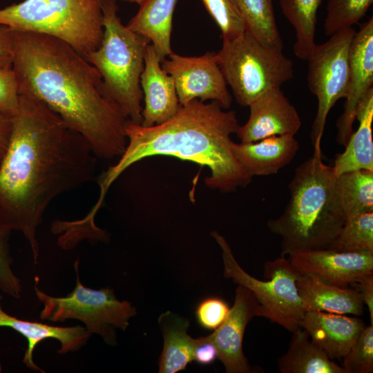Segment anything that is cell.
<instances>
[{
    "instance_id": "6da1fadb",
    "label": "cell",
    "mask_w": 373,
    "mask_h": 373,
    "mask_svg": "<svg viewBox=\"0 0 373 373\" xmlns=\"http://www.w3.org/2000/svg\"><path fill=\"white\" fill-rule=\"evenodd\" d=\"M96 155L87 141L40 101L19 95L0 161V209L28 241L35 264L37 231L56 197L93 179Z\"/></svg>"
},
{
    "instance_id": "7a4b0ae2",
    "label": "cell",
    "mask_w": 373,
    "mask_h": 373,
    "mask_svg": "<svg viewBox=\"0 0 373 373\" xmlns=\"http://www.w3.org/2000/svg\"><path fill=\"white\" fill-rule=\"evenodd\" d=\"M12 29L19 95L35 98L82 135L100 158L121 156L129 120L106 93L98 70L55 37Z\"/></svg>"
},
{
    "instance_id": "3957f363",
    "label": "cell",
    "mask_w": 373,
    "mask_h": 373,
    "mask_svg": "<svg viewBox=\"0 0 373 373\" xmlns=\"http://www.w3.org/2000/svg\"><path fill=\"white\" fill-rule=\"evenodd\" d=\"M239 126L235 111H225L216 101L205 104L199 99L180 105L174 116L160 124L144 127L129 122L124 153L100 178L99 201L128 167L154 155L173 156L207 166L211 175L205 178L207 186L221 192L247 186L252 178L231 150V135Z\"/></svg>"
},
{
    "instance_id": "277c9868",
    "label": "cell",
    "mask_w": 373,
    "mask_h": 373,
    "mask_svg": "<svg viewBox=\"0 0 373 373\" xmlns=\"http://www.w3.org/2000/svg\"><path fill=\"white\" fill-rule=\"evenodd\" d=\"M294 171L290 198L282 214L269 220V231L281 238V256L328 249L345 223L336 195V175L322 160L321 144Z\"/></svg>"
},
{
    "instance_id": "5b68a950",
    "label": "cell",
    "mask_w": 373,
    "mask_h": 373,
    "mask_svg": "<svg viewBox=\"0 0 373 373\" xmlns=\"http://www.w3.org/2000/svg\"><path fill=\"white\" fill-rule=\"evenodd\" d=\"M104 32L99 46L84 57L100 73L105 90L130 122L140 124L146 38L124 26L115 0H102Z\"/></svg>"
},
{
    "instance_id": "8992f818",
    "label": "cell",
    "mask_w": 373,
    "mask_h": 373,
    "mask_svg": "<svg viewBox=\"0 0 373 373\" xmlns=\"http://www.w3.org/2000/svg\"><path fill=\"white\" fill-rule=\"evenodd\" d=\"M102 0H24L0 10V25L59 39L83 57L100 45Z\"/></svg>"
},
{
    "instance_id": "52a82bcc",
    "label": "cell",
    "mask_w": 373,
    "mask_h": 373,
    "mask_svg": "<svg viewBox=\"0 0 373 373\" xmlns=\"http://www.w3.org/2000/svg\"><path fill=\"white\" fill-rule=\"evenodd\" d=\"M217 55L227 85L243 106L294 77V64L283 50L265 46L247 32L222 41Z\"/></svg>"
},
{
    "instance_id": "ba28073f",
    "label": "cell",
    "mask_w": 373,
    "mask_h": 373,
    "mask_svg": "<svg viewBox=\"0 0 373 373\" xmlns=\"http://www.w3.org/2000/svg\"><path fill=\"white\" fill-rule=\"evenodd\" d=\"M76 285L67 296L56 297L39 289L35 278V291L43 303L39 317L53 323L68 319L82 322L92 334H98L111 346L117 345L116 330L125 332L129 320L137 314L136 308L127 300H119L110 287L93 289L82 285L79 274V260H75Z\"/></svg>"
},
{
    "instance_id": "9c48e42d",
    "label": "cell",
    "mask_w": 373,
    "mask_h": 373,
    "mask_svg": "<svg viewBox=\"0 0 373 373\" xmlns=\"http://www.w3.org/2000/svg\"><path fill=\"white\" fill-rule=\"evenodd\" d=\"M222 250L224 276L249 290L260 307V317L269 319L290 332L301 327L306 312L298 294L296 280L298 271L289 258L280 256L264 265L261 280L249 275L236 260L226 240L216 231L211 233Z\"/></svg>"
},
{
    "instance_id": "30bf717a",
    "label": "cell",
    "mask_w": 373,
    "mask_h": 373,
    "mask_svg": "<svg viewBox=\"0 0 373 373\" xmlns=\"http://www.w3.org/2000/svg\"><path fill=\"white\" fill-rule=\"evenodd\" d=\"M355 33L353 27L336 32L325 43L316 44L307 59L308 88L318 100L310 133L313 146L321 142L329 111L347 95L350 48Z\"/></svg>"
},
{
    "instance_id": "8fae6325",
    "label": "cell",
    "mask_w": 373,
    "mask_h": 373,
    "mask_svg": "<svg viewBox=\"0 0 373 373\" xmlns=\"http://www.w3.org/2000/svg\"><path fill=\"white\" fill-rule=\"evenodd\" d=\"M167 57L161 66L174 81L180 105L193 99H211L224 109L229 108L232 97L219 67L217 52L187 57L172 52Z\"/></svg>"
},
{
    "instance_id": "7c38bea8",
    "label": "cell",
    "mask_w": 373,
    "mask_h": 373,
    "mask_svg": "<svg viewBox=\"0 0 373 373\" xmlns=\"http://www.w3.org/2000/svg\"><path fill=\"white\" fill-rule=\"evenodd\" d=\"M260 316V307L252 293L238 285L233 306L224 322L205 336L218 352V358L227 373H250L252 368L243 352V338L247 324Z\"/></svg>"
},
{
    "instance_id": "4fadbf2b",
    "label": "cell",
    "mask_w": 373,
    "mask_h": 373,
    "mask_svg": "<svg viewBox=\"0 0 373 373\" xmlns=\"http://www.w3.org/2000/svg\"><path fill=\"white\" fill-rule=\"evenodd\" d=\"M300 273L334 286L350 287L373 274L372 251H336L329 249L289 256Z\"/></svg>"
},
{
    "instance_id": "5bb4252c",
    "label": "cell",
    "mask_w": 373,
    "mask_h": 373,
    "mask_svg": "<svg viewBox=\"0 0 373 373\" xmlns=\"http://www.w3.org/2000/svg\"><path fill=\"white\" fill-rule=\"evenodd\" d=\"M350 77L344 109L336 121V142L344 146L353 131L360 100L373 88V19L361 26L351 42Z\"/></svg>"
},
{
    "instance_id": "9a60e30c",
    "label": "cell",
    "mask_w": 373,
    "mask_h": 373,
    "mask_svg": "<svg viewBox=\"0 0 373 373\" xmlns=\"http://www.w3.org/2000/svg\"><path fill=\"white\" fill-rule=\"evenodd\" d=\"M247 122L236 133L241 142H254L274 135H294L301 126L300 116L280 87L263 93L249 106Z\"/></svg>"
},
{
    "instance_id": "2e32d148",
    "label": "cell",
    "mask_w": 373,
    "mask_h": 373,
    "mask_svg": "<svg viewBox=\"0 0 373 373\" xmlns=\"http://www.w3.org/2000/svg\"><path fill=\"white\" fill-rule=\"evenodd\" d=\"M140 86L144 100L140 125L160 124L175 115L180 104L174 81L162 69L161 60L151 44L146 48Z\"/></svg>"
},
{
    "instance_id": "e0dca14e",
    "label": "cell",
    "mask_w": 373,
    "mask_h": 373,
    "mask_svg": "<svg viewBox=\"0 0 373 373\" xmlns=\"http://www.w3.org/2000/svg\"><path fill=\"white\" fill-rule=\"evenodd\" d=\"M301 327L330 359L341 360L356 342L365 325L357 317L309 311L305 314Z\"/></svg>"
},
{
    "instance_id": "ac0fdd59",
    "label": "cell",
    "mask_w": 373,
    "mask_h": 373,
    "mask_svg": "<svg viewBox=\"0 0 373 373\" xmlns=\"http://www.w3.org/2000/svg\"><path fill=\"white\" fill-rule=\"evenodd\" d=\"M0 294V327H10L26 338L28 346L23 362L31 370L45 372L33 360L34 350L43 341L48 338L57 340L60 343L58 354H65L80 350L92 336L84 326H53L17 318L3 309Z\"/></svg>"
},
{
    "instance_id": "d6986e66",
    "label": "cell",
    "mask_w": 373,
    "mask_h": 373,
    "mask_svg": "<svg viewBox=\"0 0 373 373\" xmlns=\"http://www.w3.org/2000/svg\"><path fill=\"white\" fill-rule=\"evenodd\" d=\"M299 149L294 135H274L254 142L231 143L232 152L252 178L277 173L289 164Z\"/></svg>"
},
{
    "instance_id": "ffe728a7",
    "label": "cell",
    "mask_w": 373,
    "mask_h": 373,
    "mask_svg": "<svg viewBox=\"0 0 373 373\" xmlns=\"http://www.w3.org/2000/svg\"><path fill=\"white\" fill-rule=\"evenodd\" d=\"M296 286L306 312L355 316L363 313L364 303L354 287L329 285L314 276L299 272Z\"/></svg>"
},
{
    "instance_id": "44dd1931",
    "label": "cell",
    "mask_w": 373,
    "mask_h": 373,
    "mask_svg": "<svg viewBox=\"0 0 373 373\" xmlns=\"http://www.w3.org/2000/svg\"><path fill=\"white\" fill-rule=\"evenodd\" d=\"M358 126L350 135L345 151L335 156L334 171L336 175L358 170L373 171V88L358 102L356 109Z\"/></svg>"
},
{
    "instance_id": "7402d4cb",
    "label": "cell",
    "mask_w": 373,
    "mask_h": 373,
    "mask_svg": "<svg viewBox=\"0 0 373 373\" xmlns=\"http://www.w3.org/2000/svg\"><path fill=\"white\" fill-rule=\"evenodd\" d=\"M163 336V349L159 358L160 373H176L184 370L194 361L199 338L188 334L190 324L187 318L166 311L158 318Z\"/></svg>"
},
{
    "instance_id": "603a6c76",
    "label": "cell",
    "mask_w": 373,
    "mask_h": 373,
    "mask_svg": "<svg viewBox=\"0 0 373 373\" xmlns=\"http://www.w3.org/2000/svg\"><path fill=\"white\" fill-rule=\"evenodd\" d=\"M178 0H144L126 26L146 38L161 62L173 51L171 46L173 12Z\"/></svg>"
},
{
    "instance_id": "cb8c5ba5",
    "label": "cell",
    "mask_w": 373,
    "mask_h": 373,
    "mask_svg": "<svg viewBox=\"0 0 373 373\" xmlns=\"http://www.w3.org/2000/svg\"><path fill=\"white\" fill-rule=\"evenodd\" d=\"M292 333L287 352L278 359L281 373H346L309 340L305 329L299 327Z\"/></svg>"
},
{
    "instance_id": "d4e9b609",
    "label": "cell",
    "mask_w": 373,
    "mask_h": 373,
    "mask_svg": "<svg viewBox=\"0 0 373 373\" xmlns=\"http://www.w3.org/2000/svg\"><path fill=\"white\" fill-rule=\"evenodd\" d=\"M323 0H280L283 15L296 32L294 52L296 57L307 60L316 46L317 12Z\"/></svg>"
},
{
    "instance_id": "484cf974",
    "label": "cell",
    "mask_w": 373,
    "mask_h": 373,
    "mask_svg": "<svg viewBox=\"0 0 373 373\" xmlns=\"http://www.w3.org/2000/svg\"><path fill=\"white\" fill-rule=\"evenodd\" d=\"M336 189L345 220L373 211V171L358 170L336 175Z\"/></svg>"
},
{
    "instance_id": "4316f807",
    "label": "cell",
    "mask_w": 373,
    "mask_h": 373,
    "mask_svg": "<svg viewBox=\"0 0 373 373\" xmlns=\"http://www.w3.org/2000/svg\"><path fill=\"white\" fill-rule=\"evenodd\" d=\"M245 23L247 33L262 45L283 50L272 0H236Z\"/></svg>"
},
{
    "instance_id": "83f0119b",
    "label": "cell",
    "mask_w": 373,
    "mask_h": 373,
    "mask_svg": "<svg viewBox=\"0 0 373 373\" xmlns=\"http://www.w3.org/2000/svg\"><path fill=\"white\" fill-rule=\"evenodd\" d=\"M329 249L373 252V211L347 218Z\"/></svg>"
},
{
    "instance_id": "f1b7e54d",
    "label": "cell",
    "mask_w": 373,
    "mask_h": 373,
    "mask_svg": "<svg viewBox=\"0 0 373 373\" xmlns=\"http://www.w3.org/2000/svg\"><path fill=\"white\" fill-rule=\"evenodd\" d=\"M373 0H329L324 30L332 35L340 30L352 27L366 14Z\"/></svg>"
},
{
    "instance_id": "f546056e",
    "label": "cell",
    "mask_w": 373,
    "mask_h": 373,
    "mask_svg": "<svg viewBox=\"0 0 373 373\" xmlns=\"http://www.w3.org/2000/svg\"><path fill=\"white\" fill-rule=\"evenodd\" d=\"M221 32L222 41L236 39L245 31L243 15L236 0H201Z\"/></svg>"
},
{
    "instance_id": "4dcf8cb0",
    "label": "cell",
    "mask_w": 373,
    "mask_h": 373,
    "mask_svg": "<svg viewBox=\"0 0 373 373\" xmlns=\"http://www.w3.org/2000/svg\"><path fill=\"white\" fill-rule=\"evenodd\" d=\"M12 230L0 209V290L11 297L19 298L21 283L12 269L13 259L10 246Z\"/></svg>"
},
{
    "instance_id": "1f68e13d",
    "label": "cell",
    "mask_w": 373,
    "mask_h": 373,
    "mask_svg": "<svg viewBox=\"0 0 373 373\" xmlns=\"http://www.w3.org/2000/svg\"><path fill=\"white\" fill-rule=\"evenodd\" d=\"M346 373L373 372V325L365 326L356 342L342 358Z\"/></svg>"
},
{
    "instance_id": "d6a6232c",
    "label": "cell",
    "mask_w": 373,
    "mask_h": 373,
    "mask_svg": "<svg viewBox=\"0 0 373 373\" xmlns=\"http://www.w3.org/2000/svg\"><path fill=\"white\" fill-rule=\"evenodd\" d=\"M229 307L227 303L218 297H208L197 305L195 316L199 325L204 329L214 330L225 320Z\"/></svg>"
},
{
    "instance_id": "836d02e7",
    "label": "cell",
    "mask_w": 373,
    "mask_h": 373,
    "mask_svg": "<svg viewBox=\"0 0 373 373\" xmlns=\"http://www.w3.org/2000/svg\"><path fill=\"white\" fill-rule=\"evenodd\" d=\"M17 79L12 68H0V111L13 117L19 110Z\"/></svg>"
},
{
    "instance_id": "e575fe53",
    "label": "cell",
    "mask_w": 373,
    "mask_h": 373,
    "mask_svg": "<svg viewBox=\"0 0 373 373\" xmlns=\"http://www.w3.org/2000/svg\"><path fill=\"white\" fill-rule=\"evenodd\" d=\"M12 29L7 26L0 25V68H12Z\"/></svg>"
},
{
    "instance_id": "d590c367",
    "label": "cell",
    "mask_w": 373,
    "mask_h": 373,
    "mask_svg": "<svg viewBox=\"0 0 373 373\" xmlns=\"http://www.w3.org/2000/svg\"><path fill=\"white\" fill-rule=\"evenodd\" d=\"M199 344L195 350L194 361L200 365H209L218 358L217 350L204 336L199 337Z\"/></svg>"
},
{
    "instance_id": "8d00e7d4",
    "label": "cell",
    "mask_w": 373,
    "mask_h": 373,
    "mask_svg": "<svg viewBox=\"0 0 373 373\" xmlns=\"http://www.w3.org/2000/svg\"><path fill=\"white\" fill-rule=\"evenodd\" d=\"M351 286L360 293L363 303L367 307L370 323L373 325V274L363 278Z\"/></svg>"
},
{
    "instance_id": "74e56055",
    "label": "cell",
    "mask_w": 373,
    "mask_h": 373,
    "mask_svg": "<svg viewBox=\"0 0 373 373\" xmlns=\"http://www.w3.org/2000/svg\"><path fill=\"white\" fill-rule=\"evenodd\" d=\"M12 117L0 111V161L9 143L12 125Z\"/></svg>"
},
{
    "instance_id": "f35d334b",
    "label": "cell",
    "mask_w": 373,
    "mask_h": 373,
    "mask_svg": "<svg viewBox=\"0 0 373 373\" xmlns=\"http://www.w3.org/2000/svg\"><path fill=\"white\" fill-rule=\"evenodd\" d=\"M123 1H128V2H130V3H137L138 5H140V4H141L144 0H123Z\"/></svg>"
},
{
    "instance_id": "ab89813d",
    "label": "cell",
    "mask_w": 373,
    "mask_h": 373,
    "mask_svg": "<svg viewBox=\"0 0 373 373\" xmlns=\"http://www.w3.org/2000/svg\"><path fill=\"white\" fill-rule=\"evenodd\" d=\"M2 371V365H1V363H0V372H1Z\"/></svg>"
}]
</instances>
